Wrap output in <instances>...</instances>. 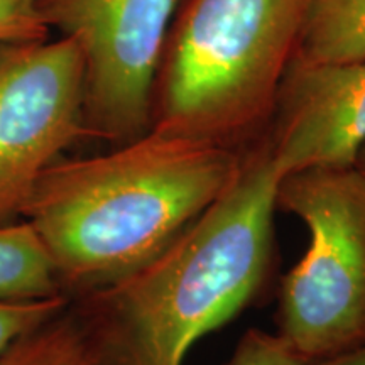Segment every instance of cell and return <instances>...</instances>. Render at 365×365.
<instances>
[{
	"label": "cell",
	"instance_id": "cell-11",
	"mask_svg": "<svg viewBox=\"0 0 365 365\" xmlns=\"http://www.w3.org/2000/svg\"><path fill=\"white\" fill-rule=\"evenodd\" d=\"M68 301L63 294L41 299L0 298V354L24 333L63 312Z\"/></svg>",
	"mask_w": 365,
	"mask_h": 365
},
{
	"label": "cell",
	"instance_id": "cell-7",
	"mask_svg": "<svg viewBox=\"0 0 365 365\" xmlns=\"http://www.w3.org/2000/svg\"><path fill=\"white\" fill-rule=\"evenodd\" d=\"M259 143L281 176L354 166L365 144V59L341 65L293 59Z\"/></svg>",
	"mask_w": 365,
	"mask_h": 365
},
{
	"label": "cell",
	"instance_id": "cell-14",
	"mask_svg": "<svg viewBox=\"0 0 365 365\" xmlns=\"http://www.w3.org/2000/svg\"><path fill=\"white\" fill-rule=\"evenodd\" d=\"M307 365H365V344L357 349L331 355V357L313 360Z\"/></svg>",
	"mask_w": 365,
	"mask_h": 365
},
{
	"label": "cell",
	"instance_id": "cell-6",
	"mask_svg": "<svg viewBox=\"0 0 365 365\" xmlns=\"http://www.w3.org/2000/svg\"><path fill=\"white\" fill-rule=\"evenodd\" d=\"M83 102L75 41L0 44V225L22 220L39 178L83 139Z\"/></svg>",
	"mask_w": 365,
	"mask_h": 365
},
{
	"label": "cell",
	"instance_id": "cell-15",
	"mask_svg": "<svg viewBox=\"0 0 365 365\" xmlns=\"http://www.w3.org/2000/svg\"><path fill=\"white\" fill-rule=\"evenodd\" d=\"M354 166L357 168L360 173H364V175H365V144L362 145V148H360L357 158H355Z\"/></svg>",
	"mask_w": 365,
	"mask_h": 365
},
{
	"label": "cell",
	"instance_id": "cell-1",
	"mask_svg": "<svg viewBox=\"0 0 365 365\" xmlns=\"http://www.w3.org/2000/svg\"><path fill=\"white\" fill-rule=\"evenodd\" d=\"M281 178L252 145L234 186L163 252L68 298L85 365H182L196 341L247 308L272 271Z\"/></svg>",
	"mask_w": 365,
	"mask_h": 365
},
{
	"label": "cell",
	"instance_id": "cell-10",
	"mask_svg": "<svg viewBox=\"0 0 365 365\" xmlns=\"http://www.w3.org/2000/svg\"><path fill=\"white\" fill-rule=\"evenodd\" d=\"M0 365H85L80 328L68 307L0 354Z\"/></svg>",
	"mask_w": 365,
	"mask_h": 365
},
{
	"label": "cell",
	"instance_id": "cell-2",
	"mask_svg": "<svg viewBox=\"0 0 365 365\" xmlns=\"http://www.w3.org/2000/svg\"><path fill=\"white\" fill-rule=\"evenodd\" d=\"M244 153L150 129L98 156L58 159L22 220L73 298L143 266L234 186Z\"/></svg>",
	"mask_w": 365,
	"mask_h": 365
},
{
	"label": "cell",
	"instance_id": "cell-4",
	"mask_svg": "<svg viewBox=\"0 0 365 365\" xmlns=\"http://www.w3.org/2000/svg\"><path fill=\"white\" fill-rule=\"evenodd\" d=\"M276 205L308 227L303 259L282 279L279 335L307 362L365 344V175L309 168L279 180Z\"/></svg>",
	"mask_w": 365,
	"mask_h": 365
},
{
	"label": "cell",
	"instance_id": "cell-3",
	"mask_svg": "<svg viewBox=\"0 0 365 365\" xmlns=\"http://www.w3.org/2000/svg\"><path fill=\"white\" fill-rule=\"evenodd\" d=\"M312 0H186L154 80L150 129L247 150L271 122Z\"/></svg>",
	"mask_w": 365,
	"mask_h": 365
},
{
	"label": "cell",
	"instance_id": "cell-5",
	"mask_svg": "<svg viewBox=\"0 0 365 365\" xmlns=\"http://www.w3.org/2000/svg\"><path fill=\"white\" fill-rule=\"evenodd\" d=\"M178 0H39L49 31L78 44L85 137L122 145L150 130L153 90Z\"/></svg>",
	"mask_w": 365,
	"mask_h": 365
},
{
	"label": "cell",
	"instance_id": "cell-9",
	"mask_svg": "<svg viewBox=\"0 0 365 365\" xmlns=\"http://www.w3.org/2000/svg\"><path fill=\"white\" fill-rule=\"evenodd\" d=\"M59 294L53 262L31 223L0 225V298L41 299Z\"/></svg>",
	"mask_w": 365,
	"mask_h": 365
},
{
	"label": "cell",
	"instance_id": "cell-13",
	"mask_svg": "<svg viewBox=\"0 0 365 365\" xmlns=\"http://www.w3.org/2000/svg\"><path fill=\"white\" fill-rule=\"evenodd\" d=\"M49 38L39 14V0H0V44Z\"/></svg>",
	"mask_w": 365,
	"mask_h": 365
},
{
	"label": "cell",
	"instance_id": "cell-12",
	"mask_svg": "<svg viewBox=\"0 0 365 365\" xmlns=\"http://www.w3.org/2000/svg\"><path fill=\"white\" fill-rule=\"evenodd\" d=\"M279 333L249 330L225 365H307Z\"/></svg>",
	"mask_w": 365,
	"mask_h": 365
},
{
	"label": "cell",
	"instance_id": "cell-8",
	"mask_svg": "<svg viewBox=\"0 0 365 365\" xmlns=\"http://www.w3.org/2000/svg\"><path fill=\"white\" fill-rule=\"evenodd\" d=\"M365 59V0H312L294 61L341 65Z\"/></svg>",
	"mask_w": 365,
	"mask_h": 365
}]
</instances>
